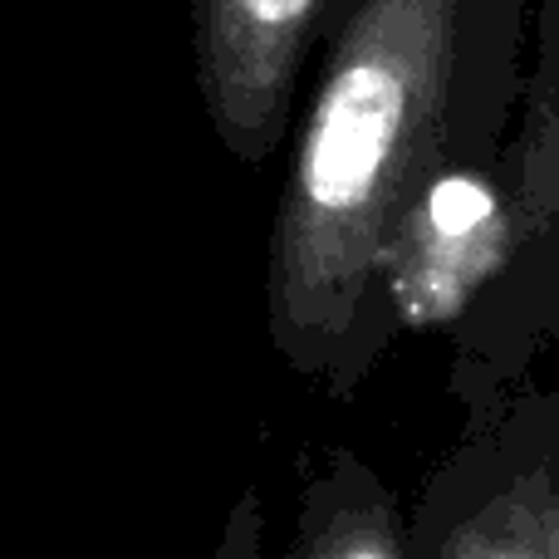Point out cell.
<instances>
[{
    "instance_id": "cell-1",
    "label": "cell",
    "mask_w": 559,
    "mask_h": 559,
    "mask_svg": "<svg viewBox=\"0 0 559 559\" xmlns=\"http://www.w3.org/2000/svg\"><path fill=\"white\" fill-rule=\"evenodd\" d=\"M535 0H354L295 128L265 241L280 364L348 403L397 338L388 251L456 167H501Z\"/></svg>"
},
{
    "instance_id": "cell-2",
    "label": "cell",
    "mask_w": 559,
    "mask_h": 559,
    "mask_svg": "<svg viewBox=\"0 0 559 559\" xmlns=\"http://www.w3.org/2000/svg\"><path fill=\"white\" fill-rule=\"evenodd\" d=\"M496 177L515 226V251L481 305L452 329V393L466 407V427L491 423L506 403V383L559 334V0L531 5L521 123Z\"/></svg>"
},
{
    "instance_id": "cell-3",
    "label": "cell",
    "mask_w": 559,
    "mask_h": 559,
    "mask_svg": "<svg viewBox=\"0 0 559 559\" xmlns=\"http://www.w3.org/2000/svg\"><path fill=\"white\" fill-rule=\"evenodd\" d=\"M348 10L354 0H192V84L236 167L261 173L285 147L305 69Z\"/></svg>"
},
{
    "instance_id": "cell-4",
    "label": "cell",
    "mask_w": 559,
    "mask_h": 559,
    "mask_svg": "<svg viewBox=\"0 0 559 559\" xmlns=\"http://www.w3.org/2000/svg\"><path fill=\"white\" fill-rule=\"evenodd\" d=\"M511 251L515 226L496 167L442 173L397 222L393 251H388L393 324L413 334H427V329L452 334L506 275Z\"/></svg>"
},
{
    "instance_id": "cell-5",
    "label": "cell",
    "mask_w": 559,
    "mask_h": 559,
    "mask_svg": "<svg viewBox=\"0 0 559 559\" xmlns=\"http://www.w3.org/2000/svg\"><path fill=\"white\" fill-rule=\"evenodd\" d=\"M456 456L466 466L447 462L407 521L413 555H531L525 525H535L540 555H559V462L535 456L525 466V447L506 462L496 427H466Z\"/></svg>"
},
{
    "instance_id": "cell-6",
    "label": "cell",
    "mask_w": 559,
    "mask_h": 559,
    "mask_svg": "<svg viewBox=\"0 0 559 559\" xmlns=\"http://www.w3.org/2000/svg\"><path fill=\"white\" fill-rule=\"evenodd\" d=\"M289 559H403L413 555L393 491L348 447L324 452V466L299 491Z\"/></svg>"
},
{
    "instance_id": "cell-7",
    "label": "cell",
    "mask_w": 559,
    "mask_h": 559,
    "mask_svg": "<svg viewBox=\"0 0 559 559\" xmlns=\"http://www.w3.org/2000/svg\"><path fill=\"white\" fill-rule=\"evenodd\" d=\"M265 555V535H261V496L246 491L236 501L231 521H226V535L216 545V559H261Z\"/></svg>"
}]
</instances>
